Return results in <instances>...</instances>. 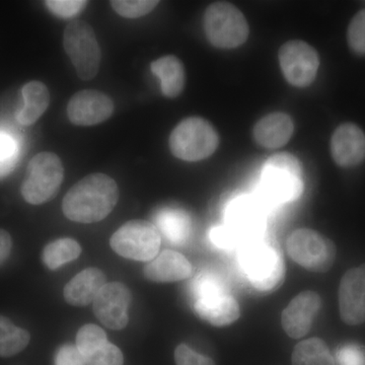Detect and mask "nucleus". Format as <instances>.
Instances as JSON below:
<instances>
[{
	"mask_svg": "<svg viewBox=\"0 0 365 365\" xmlns=\"http://www.w3.org/2000/svg\"><path fill=\"white\" fill-rule=\"evenodd\" d=\"M18 160V143L13 136L0 132V179L13 172Z\"/></svg>",
	"mask_w": 365,
	"mask_h": 365,
	"instance_id": "c85d7f7f",
	"label": "nucleus"
},
{
	"mask_svg": "<svg viewBox=\"0 0 365 365\" xmlns=\"http://www.w3.org/2000/svg\"><path fill=\"white\" fill-rule=\"evenodd\" d=\"M81 254V247L72 239H60L51 242L45 247L42 260L46 267L56 270L64 264L76 260Z\"/></svg>",
	"mask_w": 365,
	"mask_h": 365,
	"instance_id": "a878e982",
	"label": "nucleus"
},
{
	"mask_svg": "<svg viewBox=\"0 0 365 365\" xmlns=\"http://www.w3.org/2000/svg\"><path fill=\"white\" fill-rule=\"evenodd\" d=\"M50 93L45 83L32 81L21 90V102L16 108V119L23 126H30L42 117L49 107Z\"/></svg>",
	"mask_w": 365,
	"mask_h": 365,
	"instance_id": "412c9836",
	"label": "nucleus"
},
{
	"mask_svg": "<svg viewBox=\"0 0 365 365\" xmlns=\"http://www.w3.org/2000/svg\"><path fill=\"white\" fill-rule=\"evenodd\" d=\"M63 179L64 168L58 155L48 151L38 153L29 163L21 195L33 205L44 204L57 195Z\"/></svg>",
	"mask_w": 365,
	"mask_h": 365,
	"instance_id": "0eeeda50",
	"label": "nucleus"
},
{
	"mask_svg": "<svg viewBox=\"0 0 365 365\" xmlns=\"http://www.w3.org/2000/svg\"><path fill=\"white\" fill-rule=\"evenodd\" d=\"M114 113V103L100 91H78L67 105L69 121L76 126H93L107 121Z\"/></svg>",
	"mask_w": 365,
	"mask_h": 365,
	"instance_id": "4468645a",
	"label": "nucleus"
},
{
	"mask_svg": "<svg viewBox=\"0 0 365 365\" xmlns=\"http://www.w3.org/2000/svg\"><path fill=\"white\" fill-rule=\"evenodd\" d=\"M294 125L287 113H271L257 122L253 129L255 141L264 148H282L294 134Z\"/></svg>",
	"mask_w": 365,
	"mask_h": 365,
	"instance_id": "a211bd4d",
	"label": "nucleus"
},
{
	"mask_svg": "<svg viewBox=\"0 0 365 365\" xmlns=\"http://www.w3.org/2000/svg\"><path fill=\"white\" fill-rule=\"evenodd\" d=\"M106 275L98 268H88L69 281L63 290L64 299L71 306L86 307L95 302L106 284Z\"/></svg>",
	"mask_w": 365,
	"mask_h": 365,
	"instance_id": "aec40b11",
	"label": "nucleus"
},
{
	"mask_svg": "<svg viewBox=\"0 0 365 365\" xmlns=\"http://www.w3.org/2000/svg\"><path fill=\"white\" fill-rule=\"evenodd\" d=\"M13 241L11 235L4 230H0V266L4 263L11 254Z\"/></svg>",
	"mask_w": 365,
	"mask_h": 365,
	"instance_id": "e433bc0d",
	"label": "nucleus"
},
{
	"mask_svg": "<svg viewBox=\"0 0 365 365\" xmlns=\"http://www.w3.org/2000/svg\"><path fill=\"white\" fill-rule=\"evenodd\" d=\"M118 200L117 182L108 175L98 173L83 178L67 192L62 210L72 222H98L112 212Z\"/></svg>",
	"mask_w": 365,
	"mask_h": 365,
	"instance_id": "f257e3e1",
	"label": "nucleus"
},
{
	"mask_svg": "<svg viewBox=\"0 0 365 365\" xmlns=\"http://www.w3.org/2000/svg\"><path fill=\"white\" fill-rule=\"evenodd\" d=\"M240 263L249 282L258 292H273L284 280V261L279 246L263 235L245 242Z\"/></svg>",
	"mask_w": 365,
	"mask_h": 365,
	"instance_id": "f03ea898",
	"label": "nucleus"
},
{
	"mask_svg": "<svg viewBox=\"0 0 365 365\" xmlns=\"http://www.w3.org/2000/svg\"><path fill=\"white\" fill-rule=\"evenodd\" d=\"M227 227L239 239L248 240L262 237L266 225V212L258 199L242 195L232 199L225 208Z\"/></svg>",
	"mask_w": 365,
	"mask_h": 365,
	"instance_id": "f8f14e48",
	"label": "nucleus"
},
{
	"mask_svg": "<svg viewBox=\"0 0 365 365\" xmlns=\"http://www.w3.org/2000/svg\"><path fill=\"white\" fill-rule=\"evenodd\" d=\"M281 71L292 86L306 88L316 79L319 67L318 52L304 41H288L278 52Z\"/></svg>",
	"mask_w": 365,
	"mask_h": 365,
	"instance_id": "9b49d317",
	"label": "nucleus"
},
{
	"mask_svg": "<svg viewBox=\"0 0 365 365\" xmlns=\"http://www.w3.org/2000/svg\"><path fill=\"white\" fill-rule=\"evenodd\" d=\"M175 360L177 365H215L212 359L199 354L186 344L178 346Z\"/></svg>",
	"mask_w": 365,
	"mask_h": 365,
	"instance_id": "72a5a7b5",
	"label": "nucleus"
},
{
	"mask_svg": "<svg viewBox=\"0 0 365 365\" xmlns=\"http://www.w3.org/2000/svg\"><path fill=\"white\" fill-rule=\"evenodd\" d=\"M123 354L109 341L100 346L86 359L88 365H123Z\"/></svg>",
	"mask_w": 365,
	"mask_h": 365,
	"instance_id": "7c9ffc66",
	"label": "nucleus"
},
{
	"mask_svg": "<svg viewBox=\"0 0 365 365\" xmlns=\"http://www.w3.org/2000/svg\"><path fill=\"white\" fill-rule=\"evenodd\" d=\"M192 271L193 268L186 257L165 250L144 268V275L153 282L169 283L187 279Z\"/></svg>",
	"mask_w": 365,
	"mask_h": 365,
	"instance_id": "6ab92c4d",
	"label": "nucleus"
},
{
	"mask_svg": "<svg viewBox=\"0 0 365 365\" xmlns=\"http://www.w3.org/2000/svg\"><path fill=\"white\" fill-rule=\"evenodd\" d=\"M63 47L78 78L91 81L100 69L102 51L95 31L85 21H72L63 33Z\"/></svg>",
	"mask_w": 365,
	"mask_h": 365,
	"instance_id": "6e6552de",
	"label": "nucleus"
},
{
	"mask_svg": "<svg viewBox=\"0 0 365 365\" xmlns=\"http://www.w3.org/2000/svg\"><path fill=\"white\" fill-rule=\"evenodd\" d=\"M131 299L130 290L122 283H106L93 302V313L107 328L122 330L128 324Z\"/></svg>",
	"mask_w": 365,
	"mask_h": 365,
	"instance_id": "ddd939ff",
	"label": "nucleus"
},
{
	"mask_svg": "<svg viewBox=\"0 0 365 365\" xmlns=\"http://www.w3.org/2000/svg\"><path fill=\"white\" fill-rule=\"evenodd\" d=\"M292 365H335V359L323 340L312 338L295 346Z\"/></svg>",
	"mask_w": 365,
	"mask_h": 365,
	"instance_id": "b1692460",
	"label": "nucleus"
},
{
	"mask_svg": "<svg viewBox=\"0 0 365 365\" xmlns=\"http://www.w3.org/2000/svg\"><path fill=\"white\" fill-rule=\"evenodd\" d=\"M56 365H86L85 359L73 345H64L56 355Z\"/></svg>",
	"mask_w": 365,
	"mask_h": 365,
	"instance_id": "c9c22d12",
	"label": "nucleus"
},
{
	"mask_svg": "<svg viewBox=\"0 0 365 365\" xmlns=\"http://www.w3.org/2000/svg\"><path fill=\"white\" fill-rule=\"evenodd\" d=\"M31 336L11 319L0 314V357H11L23 351L30 343Z\"/></svg>",
	"mask_w": 365,
	"mask_h": 365,
	"instance_id": "393cba45",
	"label": "nucleus"
},
{
	"mask_svg": "<svg viewBox=\"0 0 365 365\" xmlns=\"http://www.w3.org/2000/svg\"><path fill=\"white\" fill-rule=\"evenodd\" d=\"M160 235L153 223L130 220L112 235V249L120 256L135 261H150L160 248Z\"/></svg>",
	"mask_w": 365,
	"mask_h": 365,
	"instance_id": "9d476101",
	"label": "nucleus"
},
{
	"mask_svg": "<svg viewBox=\"0 0 365 365\" xmlns=\"http://www.w3.org/2000/svg\"><path fill=\"white\" fill-rule=\"evenodd\" d=\"M322 300L314 292H304L289 302L282 313V327L289 337L306 336L321 309Z\"/></svg>",
	"mask_w": 365,
	"mask_h": 365,
	"instance_id": "dca6fc26",
	"label": "nucleus"
},
{
	"mask_svg": "<svg viewBox=\"0 0 365 365\" xmlns=\"http://www.w3.org/2000/svg\"><path fill=\"white\" fill-rule=\"evenodd\" d=\"M204 32L211 45L234 49L248 40L250 28L244 14L228 2H215L206 9Z\"/></svg>",
	"mask_w": 365,
	"mask_h": 365,
	"instance_id": "423d86ee",
	"label": "nucleus"
},
{
	"mask_svg": "<svg viewBox=\"0 0 365 365\" xmlns=\"http://www.w3.org/2000/svg\"><path fill=\"white\" fill-rule=\"evenodd\" d=\"M338 365H365V349L360 345L347 344L338 349Z\"/></svg>",
	"mask_w": 365,
	"mask_h": 365,
	"instance_id": "473e14b6",
	"label": "nucleus"
},
{
	"mask_svg": "<svg viewBox=\"0 0 365 365\" xmlns=\"http://www.w3.org/2000/svg\"><path fill=\"white\" fill-rule=\"evenodd\" d=\"M239 237L230 230L227 225L213 227L210 232V241L217 248L230 250L235 248L239 241Z\"/></svg>",
	"mask_w": 365,
	"mask_h": 365,
	"instance_id": "f704fd0d",
	"label": "nucleus"
},
{
	"mask_svg": "<svg viewBox=\"0 0 365 365\" xmlns=\"http://www.w3.org/2000/svg\"><path fill=\"white\" fill-rule=\"evenodd\" d=\"M350 49L359 56H365V9L353 16L347 31Z\"/></svg>",
	"mask_w": 365,
	"mask_h": 365,
	"instance_id": "c756f323",
	"label": "nucleus"
},
{
	"mask_svg": "<svg viewBox=\"0 0 365 365\" xmlns=\"http://www.w3.org/2000/svg\"><path fill=\"white\" fill-rule=\"evenodd\" d=\"M341 319L350 326L365 322V264L350 269L341 280L339 287Z\"/></svg>",
	"mask_w": 365,
	"mask_h": 365,
	"instance_id": "2eb2a0df",
	"label": "nucleus"
},
{
	"mask_svg": "<svg viewBox=\"0 0 365 365\" xmlns=\"http://www.w3.org/2000/svg\"><path fill=\"white\" fill-rule=\"evenodd\" d=\"M287 249L292 260L313 272H327L336 259L334 242L309 228L292 232L288 237Z\"/></svg>",
	"mask_w": 365,
	"mask_h": 365,
	"instance_id": "1a4fd4ad",
	"label": "nucleus"
},
{
	"mask_svg": "<svg viewBox=\"0 0 365 365\" xmlns=\"http://www.w3.org/2000/svg\"><path fill=\"white\" fill-rule=\"evenodd\" d=\"M46 6L55 16L69 19L78 16L88 6L86 0H48Z\"/></svg>",
	"mask_w": 365,
	"mask_h": 365,
	"instance_id": "2f4dec72",
	"label": "nucleus"
},
{
	"mask_svg": "<svg viewBox=\"0 0 365 365\" xmlns=\"http://www.w3.org/2000/svg\"><path fill=\"white\" fill-rule=\"evenodd\" d=\"M331 153L339 167H356L365 160V133L353 123L341 124L331 138Z\"/></svg>",
	"mask_w": 365,
	"mask_h": 365,
	"instance_id": "f3484780",
	"label": "nucleus"
},
{
	"mask_svg": "<svg viewBox=\"0 0 365 365\" xmlns=\"http://www.w3.org/2000/svg\"><path fill=\"white\" fill-rule=\"evenodd\" d=\"M158 230L168 241L182 245L188 241L192 232L191 218L186 211L180 208L160 209L155 217Z\"/></svg>",
	"mask_w": 365,
	"mask_h": 365,
	"instance_id": "5701e85b",
	"label": "nucleus"
},
{
	"mask_svg": "<svg viewBox=\"0 0 365 365\" xmlns=\"http://www.w3.org/2000/svg\"><path fill=\"white\" fill-rule=\"evenodd\" d=\"M192 292L197 316L211 325H230L241 316L239 304L228 294L225 281L217 274L201 273L193 282Z\"/></svg>",
	"mask_w": 365,
	"mask_h": 365,
	"instance_id": "20e7f679",
	"label": "nucleus"
},
{
	"mask_svg": "<svg viewBox=\"0 0 365 365\" xmlns=\"http://www.w3.org/2000/svg\"><path fill=\"white\" fill-rule=\"evenodd\" d=\"M110 4L119 16L126 19H138L151 13L160 1L157 0H113Z\"/></svg>",
	"mask_w": 365,
	"mask_h": 365,
	"instance_id": "cd10ccee",
	"label": "nucleus"
},
{
	"mask_svg": "<svg viewBox=\"0 0 365 365\" xmlns=\"http://www.w3.org/2000/svg\"><path fill=\"white\" fill-rule=\"evenodd\" d=\"M151 72L160 81V90L165 98H175L182 93L186 83L184 64L174 55H167L151 62Z\"/></svg>",
	"mask_w": 365,
	"mask_h": 365,
	"instance_id": "4be33fe9",
	"label": "nucleus"
},
{
	"mask_svg": "<svg viewBox=\"0 0 365 365\" xmlns=\"http://www.w3.org/2000/svg\"><path fill=\"white\" fill-rule=\"evenodd\" d=\"M262 195L269 203L282 205L294 202L304 192V173L299 158L292 153H276L261 170Z\"/></svg>",
	"mask_w": 365,
	"mask_h": 365,
	"instance_id": "7ed1b4c3",
	"label": "nucleus"
},
{
	"mask_svg": "<svg viewBox=\"0 0 365 365\" xmlns=\"http://www.w3.org/2000/svg\"><path fill=\"white\" fill-rule=\"evenodd\" d=\"M220 144L213 125L201 117H189L175 127L170 136V148L177 158L199 162L212 155Z\"/></svg>",
	"mask_w": 365,
	"mask_h": 365,
	"instance_id": "39448f33",
	"label": "nucleus"
},
{
	"mask_svg": "<svg viewBox=\"0 0 365 365\" xmlns=\"http://www.w3.org/2000/svg\"><path fill=\"white\" fill-rule=\"evenodd\" d=\"M106 342H108V339L105 331L93 324L81 327L76 335V347L85 360Z\"/></svg>",
	"mask_w": 365,
	"mask_h": 365,
	"instance_id": "bb28decb",
	"label": "nucleus"
}]
</instances>
